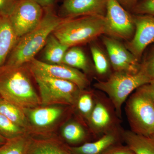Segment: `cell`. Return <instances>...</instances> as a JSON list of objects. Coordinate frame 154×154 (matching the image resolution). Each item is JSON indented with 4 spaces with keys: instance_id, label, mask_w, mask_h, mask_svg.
Returning <instances> with one entry per match:
<instances>
[{
    "instance_id": "f1b7e54d",
    "label": "cell",
    "mask_w": 154,
    "mask_h": 154,
    "mask_svg": "<svg viewBox=\"0 0 154 154\" xmlns=\"http://www.w3.org/2000/svg\"><path fill=\"white\" fill-rule=\"evenodd\" d=\"M18 0H0V16L9 17L14 11Z\"/></svg>"
},
{
    "instance_id": "1f68e13d",
    "label": "cell",
    "mask_w": 154,
    "mask_h": 154,
    "mask_svg": "<svg viewBox=\"0 0 154 154\" xmlns=\"http://www.w3.org/2000/svg\"><path fill=\"white\" fill-rule=\"evenodd\" d=\"M33 2L38 4L39 5L45 8L53 7L56 0H32Z\"/></svg>"
},
{
    "instance_id": "8992f818",
    "label": "cell",
    "mask_w": 154,
    "mask_h": 154,
    "mask_svg": "<svg viewBox=\"0 0 154 154\" xmlns=\"http://www.w3.org/2000/svg\"><path fill=\"white\" fill-rule=\"evenodd\" d=\"M30 70L38 85L42 106L74 105L81 91L75 84L50 76L35 69L30 68Z\"/></svg>"
},
{
    "instance_id": "4dcf8cb0",
    "label": "cell",
    "mask_w": 154,
    "mask_h": 154,
    "mask_svg": "<svg viewBox=\"0 0 154 154\" xmlns=\"http://www.w3.org/2000/svg\"><path fill=\"white\" fill-rule=\"evenodd\" d=\"M125 9L131 13L133 8L140 0H116Z\"/></svg>"
},
{
    "instance_id": "7c38bea8",
    "label": "cell",
    "mask_w": 154,
    "mask_h": 154,
    "mask_svg": "<svg viewBox=\"0 0 154 154\" xmlns=\"http://www.w3.org/2000/svg\"><path fill=\"white\" fill-rule=\"evenodd\" d=\"M29 63L30 68L42 72L50 76L71 82L81 91L85 90L90 85V81L85 74L66 65L51 64L35 58Z\"/></svg>"
},
{
    "instance_id": "2e32d148",
    "label": "cell",
    "mask_w": 154,
    "mask_h": 154,
    "mask_svg": "<svg viewBox=\"0 0 154 154\" xmlns=\"http://www.w3.org/2000/svg\"><path fill=\"white\" fill-rule=\"evenodd\" d=\"M19 38L8 17L0 16V67L5 63Z\"/></svg>"
},
{
    "instance_id": "d6a6232c",
    "label": "cell",
    "mask_w": 154,
    "mask_h": 154,
    "mask_svg": "<svg viewBox=\"0 0 154 154\" xmlns=\"http://www.w3.org/2000/svg\"><path fill=\"white\" fill-rule=\"evenodd\" d=\"M8 140L5 138L3 137L1 135H0V146L2 145L4 143H5Z\"/></svg>"
},
{
    "instance_id": "277c9868",
    "label": "cell",
    "mask_w": 154,
    "mask_h": 154,
    "mask_svg": "<svg viewBox=\"0 0 154 154\" xmlns=\"http://www.w3.org/2000/svg\"><path fill=\"white\" fill-rule=\"evenodd\" d=\"M105 33V17L96 16L63 18L52 33L69 47L92 42Z\"/></svg>"
},
{
    "instance_id": "e0dca14e",
    "label": "cell",
    "mask_w": 154,
    "mask_h": 154,
    "mask_svg": "<svg viewBox=\"0 0 154 154\" xmlns=\"http://www.w3.org/2000/svg\"><path fill=\"white\" fill-rule=\"evenodd\" d=\"M61 134L67 145L72 147L90 142L91 136L93 137L83 124L75 120H70L66 122L62 127Z\"/></svg>"
},
{
    "instance_id": "5bb4252c",
    "label": "cell",
    "mask_w": 154,
    "mask_h": 154,
    "mask_svg": "<svg viewBox=\"0 0 154 154\" xmlns=\"http://www.w3.org/2000/svg\"><path fill=\"white\" fill-rule=\"evenodd\" d=\"M124 130L121 126L112 130L93 141L78 146H69L72 154H105L110 149L122 143Z\"/></svg>"
},
{
    "instance_id": "ac0fdd59",
    "label": "cell",
    "mask_w": 154,
    "mask_h": 154,
    "mask_svg": "<svg viewBox=\"0 0 154 154\" xmlns=\"http://www.w3.org/2000/svg\"><path fill=\"white\" fill-rule=\"evenodd\" d=\"M27 154H72L68 146L53 137H33Z\"/></svg>"
},
{
    "instance_id": "83f0119b",
    "label": "cell",
    "mask_w": 154,
    "mask_h": 154,
    "mask_svg": "<svg viewBox=\"0 0 154 154\" xmlns=\"http://www.w3.org/2000/svg\"><path fill=\"white\" fill-rule=\"evenodd\" d=\"M131 13L135 15H148L154 16V0H140Z\"/></svg>"
},
{
    "instance_id": "d6986e66",
    "label": "cell",
    "mask_w": 154,
    "mask_h": 154,
    "mask_svg": "<svg viewBox=\"0 0 154 154\" xmlns=\"http://www.w3.org/2000/svg\"><path fill=\"white\" fill-rule=\"evenodd\" d=\"M122 137L123 142L135 154H154V142L150 137L131 130H124Z\"/></svg>"
},
{
    "instance_id": "7402d4cb",
    "label": "cell",
    "mask_w": 154,
    "mask_h": 154,
    "mask_svg": "<svg viewBox=\"0 0 154 154\" xmlns=\"http://www.w3.org/2000/svg\"><path fill=\"white\" fill-rule=\"evenodd\" d=\"M0 114L4 115L11 121L27 130L28 131L30 128V124L24 109L1 97Z\"/></svg>"
},
{
    "instance_id": "cb8c5ba5",
    "label": "cell",
    "mask_w": 154,
    "mask_h": 154,
    "mask_svg": "<svg viewBox=\"0 0 154 154\" xmlns=\"http://www.w3.org/2000/svg\"><path fill=\"white\" fill-rule=\"evenodd\" d=\"M33 137L29 133L7 140L0 146V154H27Z\"/></svg>"
},
{
    "instance_id": "4316f807",
    "label": "cell",
    "mask_w": 154,
    "mask_h": 154,
    "mask_svg": "<svg viewBox=\"0 0 154 154\" xmlns=\"http://www.w3.org/2000/svg\"><path fill=\"white\" fill-rule=\"evenodd\" d=\"M145 51L140 62V69L150 81L154 83V42Z\"/></svg>"
},
{
    "instance_id": "44dd1931",
    "label": "cell",
    "mask_w": 154,
    "mask_h": 154,
    "mask_svg": "<svg viewBox=\"0 0 154 154\" xmlns=\"http://www.w3.org/2000/svg\"><path fill=\"white\" fill-rule=\"evenodd\" d=\"M62 64L82 70L84 73L92 72V69L85 54L78 46L70 47L63 57Z\"/></svg>"
},
{
    "instance_id": "8fae6325",
    "label": "cell",
    "mask_w": 154,
    "mask_h": 154,
    "mask_svg": "<svg viewBox=\"0 0 154 154\" xmlns=\"http://www.w3.org/2000/svg\"><path fill=\"white\" fill-rule=\"evenodd\" d=\"M105 45L113 72L136 73L140 69V62L118 39L104 36Z\"/></svg>"
},
{
    "instance_id": "ffe728a7",
    "label": "cell",
    "mask_w": 154,
    "mask_h": 154,
    "mask_svg": "<svg viewBox=\"0 0 154 154\" xmlns=\"http://www.w3.org/2000/svg\"><path fill=\"white\" fill-rule=\"evenodd\" d=\"M44 48V62L59 64L62 63L64 55L70 47L62 43L52 33L48 36Z\"/></svg>"
},
{
    "instance_id": "5b68a950",
    "label": "cell",
    "mask_w": 154,
    "mask_h": 154,
    "mask_svg": "<svg viewBox=\"0 0 154 154\" xmlns=\"http://www.w3.org/2000/svg\"><path fill=\"white\" fill-rule=\"evenodd\" d=\"M150 83L149 78L140 69L134 74L113 71L106 80H98L94 87L106 94L121 119L122 105L130 95L139 87Z\"/></svg>"
},
{
    "instance_id": "836d02e7",
    "label": "cell",
    "mask_w": 154,
    "mask_h": 154,
    "mask_svg": "<svg viewBox=\"0 0 154 154\" xmlns=\"http://www.w3.org/2000/svg\"><path fill=\"white\" fill-rule=\"evenodd\" d=\"M150 137L152 139V140H153L154 142V131L152 133Z\"/></svg>"
},
{
    "instance_id": "3957f363",
    "label": "cell",
    "mask_w": 154,
    "mask_h": 154,
    "mask_svg": "<svg viewBox=\"0 0 154 154\" xmlns=\"http://www.w3.org/2000/svg\"><path fill=\"white\" fill-rule=\"evenodd\" d=\"M131 131L150 137L154 131V83L140 86L125 101Z\"/></svg>"
},
{
    "instance_id": "4fadbf2b",
    "label": "cell",
    "mask_w": 154,
    "mask_h": 154,
    "mask_svg": "<svg viewBox=\"0 0 154 154\" xmlns=\"http://www.w3.org/2000/svg\"><path fill=\"white\" fill-rule=\"evenodd\" d=\"M107 2V0H64L58 16L64 19L88 16L105 17Z\"/></svg>"
},
{
    "instance_id": "d4e9b609",
    "label": "cell",
    "mask_w": 154,
    "mask_h": 154,
    "mask_svg": "<svg viewBox=\"0 0 154 154\" xmlns=\"http://www.w3.org/2000/svg\"><path fill=\"white\" fill-rule=\"evenodd\" d=\"M90 49L94 64V69L97 75L104 77L110 75L111 65L108 56L98 45L91 42Z\"/></svg>"
},
{
    "instance_id": "603a6c76",
    "label": "cell",
    "mask_w": 154,
    "mask_h": 154,
    "mask_svg": "<svg viewBox=\"0 0 154 154\" xmlns=\"http://www.w3.org/2000/svg\"><path fill=\"white\" fill-rule=\"evenodd\" d=\"M96 96V91H87L85 89L80 91L73 105H75L80 117L86 122V124L94 109Z\"/></svg>"
},
{
    "instance_id": "52a82bcc",
    "label": "cell",
    "mask_w": 154,
    "mask_h": 154,
    "mask_svg": "<svg viewBox=\"0 0 154 154\" xmlns=\"http://www.w3.org/2000/svg\"><path fill=\"white\" fill-rule=\"evenodd\" d=\"M120 119L110 99L104 93L96 92L93 111L87 122L89 131L95 139L120 126Z\"/></svg>"
},
{
    "instance_id": "484cf974",
    "label": "cell",
    "mask_w": 154,
    "mask_h": 154,
    "mask_svg": "<svg viewBox=\"0 0 154 154\" xmlns=\"http://www.w3.org/2000/svg\"><path fill=\"white\" fill-rule=\"evenodd\" d=\"M28 133L29 132L27 130L0 114V135L3 137L7 140L11 139Z\"/></svg>"
},
{
    "instance_id": "9c48e42d",
    "label": "cell",
    "mask_w": 154,
    "mask_h": 154,
    "mask_svg": "<svg viewBox=\"0 0 154 154\" xmlns=\"http://www.w3.org/2000/svg\"><path fill=\"white\" fill-rule=\"evenodd\" d=\"M44 13V8L32 0H18L9 18L17 36L20 38L38 26Z\"/></svg>"
},
{
    "instance_id": "30bf717a",
    "label": "cell",
    "mask_w": 154,
    "mask_h": 154,
    "mask_svg": "<svg viewBox=\"0 0 154 154\" xmlns=\"http://www.w3.org/2000/svg\"><path fill=\"white\" fill-rule=\"evenodd\" d=\"M133 17L134 34L124 45L140 62L146 50L154 42V16L133 14Z\"/></svg>"
},
{
    "instance_id": "f546056e",
    "label": "cell",
    "mask_w": 154,
    "mask_h": 154,
    "mask_svg": "<svg viewBox=\"0 0 154 154\" xmlns=\"http://www.w3.org/2000/svg\"><path fill=\"white\" fill-rule=\"evenodd\" d=\"M105 154H135L128 146L123 145L122 143L115 146Z\"/></svg>"
},
{
    "instance_id": "7a4b0ae2",
    "label": "cell",
    "mask_w": 154,
    "mask_h": 154,
    "mask_svg": "<svg viewBox=\"0 0 154 154\" xmlns=\"http://www.w3.org/2000/svg\"><path fill=\"white\" fill-rule=\"evenodd\" d=\"M0 97L23 109L41 105L39 96L24 65L0 67Z\"/></svg>"
},
{
    "instance_id": "6da1fadb",
    "label": "cell",
    "mask_w": 154,
    "mask_h": 154,
    "mask_svg": "<svg viewBox=\"0 0 154 154\" xmlns=\"http://www.w3.org/2000/svg\"><path fill=\"white\" fill-rule=\"evenodd\" d=\"M40 24L33 30L20 37L5 64L20 66L30 62L42 48L48 36L63 20L56 14L53 7L45 8Z\"/></svg>"
},
{
    "instance_id": "ba28073f",
    "label": "cell",
    "mask_w": 154,
    "mask_h": 154,
    "mask_svg": "<svg viewBox=\"0 0 154 154\" xmlns=\"http://www.w3.org/2000/svg\"><path fill=\"white\" fill-rule=\"evenodd\" d=\"M105 19V34L107 36L126 42L133 37L135 27L133 14L116 0H107Z\"/></svg>"
},
{
    "instance_id": "9a60e30c",
    "label": "cell",
    "mask_w": 154,
    "mask_h": 154,
    "mask_svg": "<svg viewBox=\"0 0 154 154\" xmlns=\"http://www.w3.org/2000/svg\"><path fill=\"white\" fill-rule=\"evenodd\" d=\"M30 126L44 129L54 125L63 115L64 109L55 105L24 109Z\"/></svg>"
}]
</instances>
